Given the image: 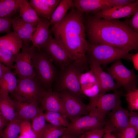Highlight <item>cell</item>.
<instances>
[{
    "mask_svg": "<svg viewBox=\"0 0 138 138\" xmlns=\"http://www.w3.org/2000/svg\"><path fill=\"white\" fill-rule=\"evenodd\" d=\"M122 91L118 89L112 93L100 94L90 99L87 105L88 113L106 118L107 115L121 105Z\"/></svg>",
    "mask_w": 138,
    "mask_h": 138,
    "instance_id": "6",
    "label": "cell"
},
{
    "mask_svg": "<svg viewBox=\"0 0 138 138\" xmlns=\"http://www.w3.org/2000/svg\"><path fill=\"white\" fill-rule=\"evenodd\" d=\"M107 71L116 83L127 92L136 88L137 75L133 70H129L124 66L121 59L114 62L107 68Z\"/></svg>",
    "mask_w": 138,
    "mask_h": 138,
    "instance_id": "9",
    "label": "cell"
},
{
    "mask_svg": "<svg viewBox=\"0 0 138 138\" xmlns=\"http://www.w3.org/2000/svg\"><path fill=\"white\" fill-rule=\"evenodd\" d=\"M40 103L43 111L59 112L66 117L63 102L58 92L53 91L51 89L45 91Z\"/></svg>",
    "mask_w": 138,
    "mask_h": 138,
    "instance_id": "17",
    "label": "cell"
},
{
    "mask_svg": "<svg viewBox=\"0 0 138 138\" xmlns=\"http://www.w3.org/2000/svg\"><path fill=\"white\" fill-rule=\"evenodd\" d=\"M7 67L0 62V81L3 77L5 70Z\"/></svg>",
    "mask_w": 138,
    "mask_h": 138,
    "instance_id": "45",
    "label": "cell"
},
{
    "mask_svg": "<svg viewBox=\"0 0 138 138\" xmlns=\"http://www.w3.org/2000/svg\"><path fill=\"white\" fill-rule=\"evenodd\" d=\"M41 49L53 63L59 66L61 70L73 61L64 48L51 35L47 42Z\"/></svg>",
    "mask_w": 138,
    "mask_h": 138,
    "instance_id": "11",
    "label": "cell"
},
{
    "mask_svg": "<svg viewBox=\"0 0 138 138\" xmlns=\"http://www.w3.org/2000/svg\"><path fill=\"white\" fill-rule=\"evenodd\" d=\"M134 67L136 70H138V53L133 54L131 58Z\"/></svg>",
    "mask_w": 138,
    "mask_h": 138,
    "instance_id": "43",
    "label": "cell"
},
{
    "mask_svg": "<svg viewBox=\"0 0 138 138\" xmlns=\"http://www.w3.org/2000/svg\"><path fill=\"white\" fill-rule=\"evenodd\" d=\"M54 38L83 71L89 70L86 57L88 43L83 13L73 8L59 23L52 25Z\"/></svg>",
    "mask_w": 138,
    "mask_h": 138,
    "instance_id": "2",
    "label": "cell"
},
{
    "mask_svg": "<svg viewBox=\"0 0 138 138\" xmlns=\"http://www.w3.org/2000/svg\"><path fill=\"white\" fill-rule=\"evenodd\" d=\"M138 10V0L123 6H113L109 9L93 13L97 18L109 20L129 17Z\"/></svg>",
    "mask_w": 138,
    "mask_h": 138,
    "instance_id": "14",
    "label": "cell"
},
{
    "mask_svg": "<svg viewBox=\"0 0 138 138\" xmlns=\"http://www.w3.org/2000/svg\"><path fill=\"white\" fill-rule=\"evenodd\" d=\"M125 21L134 31L138 33V10L131 19H127Z\"/></svg>",
    "mask_w": 138,
    "mask_h": 138,
    "instance_id": "39",
    "label": "cell"
},
{
    "mask_svg": "<svg viewBox=\"0 0 138 138\" xmlns=\"http://www.w3.org/2000/svg\"><path fill=\"white\" fill-rule=\"evenodd\" d=\"M1 94V93H0V94Z\"/></svg>",
    "mask_w": 138,
    "mask_h": 138,
    "instance_id": "48",
    "label": "cell"
},
{
    "mask_svg": "<svg viewBox=\"0 0 138 138\" xmlns=\"http://www.w3.org/2000/svg\"><path fill=\"white\" fill-rule=\"evenodd\" d=\"M33 62L36 78L45 90H51L56 76L53 63L42 49H37L33 58Z\"/></svg>",
    "mask_w": 138,
    "mask_h": 138,
    "instance_id": "4",
    "label": "cell"
},
{
    "mask_svg": "<svg viewBox=\"0 0 138 138\" xmlns=\"http://www.w3.org/2000/svg\"><path fill=\"white\" fill-rule=\"evenodd\" d=\"M60 0H31V6L38 16L42 19H50Z\"/></svg>",
    "mask_w": 138,
    "mask_h": 138,
    "instance_id": "22",
    "label": "cell"
},
{
    "mask_svg": "<svg viewBox=\"0 0 138 138\" xmlns=\"http://www.w3.org/2000/svg\"><path fill=\"white\" fill-rule=\"evenodd\" d=\"M106 118L88 113L70 122L67 128V133L79 135L92 130L103 128Z\"/></svg>",
    "mask_w": 138,
    "mask_h": 138,
    "instance_id": "10",
    "label": "cell"
},
{
    "mask_svg": "<svg viewBox=\"0 0 138 138\" xmlns=\"http://www.w3.org/2000/svg\"><path fill=\"white\" fill-rule=\"evenodd\" d=\"M125 97L130 111H138V89L136 88L127 92Z\"/></svg>",
    "mask_w": 138,
    "mask_h": 138,
    "instance_id": "33",
    "label": "cell"
},
{
    "mask_svg": "<svg viewBox=\"0 0 138 138\" xmlns=\"http://www.w3.org/2000/svg\"><path fill=\"white\" fill-rule=\"evenodd\" d=\"M135 0H108L113 6H123L135 2Z\"/></svg>",
    "mask_w": 138,
    "mask_h": 138,
    "instance_id": "41",
    "label": "cell"
},
{
    "mask_svg": "<svg viewBox=\"0 0 138 138\" xmlns=\"http://www.w3.org/2000/svg\"><path fill=\"white\" fill-rule=\"evenodd\" d=\"M132 54L129 51L108 45L88 43L86 57L87 61H93L101 65H105L121 59L131 60Z\"/></svg>",
    "mask_w": 138,
    "mask_h": 138,
    "instance_id": "3",
    "label": "cell"
},
{
    "mask_svg": "<svg viewBox=\"0 0 138 138\" xmlns=\"http://www.w3.org/2000/svg\"><path fill=\"white\" fill-rule=\"evenodd\" d=\"M17 118L22 121L30 122L38 114L41 110L37 102H28L14 100Z\"/></svg>",
    "mask_w": 138,
    "mask_h": 138,
    "instance_id": "19",
    "label": "cell"
},
{
    "mask_svg": "<svg viewBox=\"0 0 138 138\" xmlns=\"http://www.w3.org/2000/svg\"><path fill=\"white\" fill-rule=\"evenodd\" d=\"M20 0H0V18H12L18 9Z\"/></svg>",
    "mask_w": 138,
    "mask_h": 138,
    "instance_id": "28",
    "label": "cell"
},
{
    "mask_svg": "<svg viewBox=\"0 0 138 138\" xmlns=\"http://www.w3.org/2000/svg\"><path fill=\"white\" fill-rule=\"evenodd\" d=\"M16 55L7 50L0 48V62L12 69L14 65Z\"/></svg>",
    "mask_w": 138,
    "mask_h": 138,
    "instance_id": "34",
    "label": "cell"
},
{
    "mask_svg": "<svg viewBox=\"0 0 138 138\" xmlns=\"http://www.w3.org/2000/svg\"><path fill=\"white\" fill-rule=\"evenodd\" d=\"M9 122L0 112V134Z\"/></svg>",
    "mask_w": 138,
    "mask_h": 138,
    "instance_id": "42",
    "label": "cell"
},
{
    "mask_svg": "<svg viewBox=\"0 0 138 138\" xmlns=\"http://www.w3.org/2000/svg\"><path fill=\"white\" fill-rule=\"evenodd\" d=\"M22 121L18 119L9 122L0 134V138H17Z\"/></svg>",
    "mask_w": 138,
    "mask_h": 138,
    "instance_id": "29",
    "label": "cell"
},
{
    "mask_svg": "<svg viewBox=\"0 0 138 138\" xmlns=\"http://www.w3.org/2000/svg\"><path fill=\"white\" fill-rule=\"evenodd\" d=\"M129 125L138 131V113L136 111H130L129 112Z\"/></svg>",
    "mask_w": 138,
    "mask_h": 138,
    "instance_id": "40",
    "label": "cell"
},
{
    "mask_svg": "<svg viewBox=\"0 0 138 138\" xmlns=\"http://www.w3.org/2000/svg\"><path fill=\"white\" fill-rule=\"evenodd\" d=\"M14 18H0V33H8L11 28Z\"/></svg>",
    "mask_w": 138,
    "mask_h": 138,
    "instance_id": "38",
    "label": "cell"
},
{
    "mask_svg": "<svg viewBox=\"0 0 138 138\" xmlns=\"http://www.w3.org/2000/svg\"><path fill=\"white\" fill-rule=\"evenodd\" d=\"M17 138H25L21 135L20 134V135L18 136Z\"/></svg>",
    "mask_w": 138,
    "mask_h": 138,
    "instance_id": "47",
    "label": "cell"
},
{
    "mask_svg": "<svg viewBox=\"0 0 138 138\" xmlns=\"http://www.w3.org/2000/svg\"><path fill=\"white\" fill-rule=\"evenodd\" d=\"M36 49L23 42L21 51L16 55L12 68L18 79L35 77L33 58Z\"/></svg>",
    "mask_w": 138,
    "mask_h": 138,
    "instance_id": "8",
    "label": "cell"
},
{
    "mask_svg": "<svg viewBox=\"0 0 138 138\" xmlns=\"http://www.w3.org/2000/svg\"><path fill=\"white\" fill-rule=\"evenodd\" d=\"M129 112L120 105L109 113L106 119L105 130L117 133L128 126Z\"/></svg>",
    "mask_w": 138,
    "mask_h": 138,
    "instance_id": "13",
    "label": "cell"
},
{
    "mask_svg": "<svg viewBox=\"0 0 138 138\" xmlns=\"http://www.w3.org/2000/svg\"><path fill=\"white\" fill-rule=\"evenodd\" d=\"M32 121L31 124L33 130L37 138H41L47 123L42 109Z\"/></svg>",
    "mask_w": 138,
    "mask_h": 138,
    "instance_id": "31",
    "label": "cell"
},
{
    "mask_svg": "<svg viewBox=\"0 0 138 138\" xmlns=\"http://www.w3.org/2000/svg\"><path fill=\"white\" fill-rule=\"evenodd\" d=\"M37 26L26 22L19 16L14 18L12 27L14 32L19 37L25 44L29 45Z\"/></svg>",
    "mask_w": 138,
    "mask_h": 138,
    "instance_id": "20",
    "label": "cell"
},
{
    "mask_svg": "<svg viewBox=\"0 0 138 138\" xmlns=\"http://www.w3.org/2000/svg\"><path fill=\"white\" fill-rule=\"evenodd\" d=\"M105 132L104 128L92 130L78 135V138H103Z\"/></svg>",
    "mask_w": 138,
    "mask_h": 138,
    "instance_id": "37",
    "label": "cell"
},
{
    "mask_svg": "<svg viewBox=\"0 0 138 138\" xmlns=\"http://www.w3.org/2000/svg\"><path fill=\"white\" fill-rule=\"evenodd\" d=\"M22 44V40L14 31L0 37V48L7 50L16 55L20 52Z\"/></svg>",
    "mask_w": 138,
    "mask_h": 138,
    "instance_id": "23",
    "label": "cell"
},
{
    "mask_svg": "<svg viewBox=\"0 0 138 138\" xmlns=\"http://www.w3.org/2000/svg\"><path fill=\"white\" fill-rule=\"evenodd\" d=\"M117 138H137L138 131L129 125L116 133Z\"/></svg>",
    "mask_w": 138,
    "mask_h": 138,
    "instance_id": "36",
    "label": "cell"
},
{
    "mask_svg": "<svg viewBox=\"0 0 138 138\" xmlns=\"http://www.w3.org/2000/svg\"><path fill=\"white\" fill-rule=\"evenodd\" d=\"M11 69L7 67L0 81V93H13L17 87L18 79Z\"/></svg>",
    "mask_w": 138,
    "mask_h": 138,
    "instance_id": "26",
    "label": "cell"
},
{
    "mask_svg": "<svg viewBox=\"0 0 138 138\" xmlns=\"http://www.w3.org/2000/svg\"><path fill=\"white\" fill-rule=\"evenodd\" d=\"M90 69L94 73L99 83L101 89V94H103L112 91H114L121 87L114 81L112 76L102 69L101 65L93 61L88 60Z\"/></svg>",
    "mask_w": 138,
    "mask_h": 138,
    "instance_id": "15",
    "label": "cell"
},
{
    "mask_svg": "<svg viewBox=\"0 0 138 138\" xmlns=\"http://www.w3.org/2000/svg\"><path fill=\"white\" fill-rule=\"evenodd\" d=\"M83 17L88 42L104 44L129 52L138 49V33L124 21L109 20L86 13Z\"/></svg>",
    "mask_w": 138,
    "mask_h": 138,
    "instance_id": "1",
    "label": "cell"
},
{
    "mask_svg": "<svg viewBox=\"0 0 138 138\" xmlns=\"http://www.w3.org/2000/svg\"><path fill=\"white\" fill-rule=\"evenodd\" d=\"M103 138H117L113 133L105 130V132L103 135Z\"/></svg>",
    "mask_w": 138,
    "mask_h": 138,
    "instance_id": "44",
    "label": "cell"
},
{
    "mask_svg": "<svg viewBox=\"0 0 138 138\" xmlns=\"http://www.w3.org/2000/svg\"><path fill=\"white\" fill-rule=\"evenodd\" d=\"M73 7L83 13H94L113 7L108 0H73Z\"/></svg>",
    "mask_w": 138,
    "mask_h": 138,
    "instance_id": "18",
    "label": "cell"
},
{
    "mask_svg": "<svg viewBox=\"0 0 138 138\" xmlns=\"http://www.w3.org/2000/svg\"><path fill=\"white\" fill-rule=\"evenodd\" d=\"M19 17L25 21L37 26L42 19L38 15L27 0H20L19 8Z\"/></svg>",
    "mask_w": 138,
    "mask_h": 138,
    "instance_id": "24",
    "label": "cell"
},
{
    "mask_svg": "<svg viewBox=\"0 0 138 138\" xmlns=\"http://www.w3.org/2000/svg\"><path fill=\"white\" fill-rule=\"evenodd\" d=\"M78 135L67 133L61 138H78Z\"/></svg>",
    "mask_w": 138,
    "mask_h": 138,
    "instance_id": "46",
    "label": "cell"
},
{
    "mask_svg": "<svg viewBox=\"0 0 138 138\" xmlns=\"http://www.w3.org/2000/svg\"><path fill=\"white\" fill-rule=\"evenodd\" d=\"M0 112L9 122L17 119L14 100L10 98L8 93L0 94Z\"/></svg>",
    "mask_w": 138,
    "mask_h": 138,
    "instance_id": "25",
    "label": "cell"
},
{
    "mask_svg": "<svg viewBox=\"0 0 138 138\" xmlns=\"http://www.w3.org/2000/svg\"><path fill=\"white\" fill-rule=\"evenodd\" d=\"M84 72L74 61L61 70L56 85L58 92H67L81 99L84 95L81 91L80 77Z\"/></svg>",
    "mask_w": 138,
    "mask_h": 138,
    "instance_id": "5",
    "label": "cell"
},
{
    "mask_svg": "<svg viewBox=\"0 0 138 138\" xmlns=\"http://www.w3.org/2000/svg\"><path fill=\"white\" fill-rule=\"evenodd\" d=\"M59 93L63 102L66 117L71 122L88 114L87 105L82 101L81 99L67 92Z\"/></svg>",
    "mask_w": 138,
    "mask_h": 138,
    "instance_id": "12",
    "label": "cell"
},
{
    "mask_svg": "<svg viewBox=\"0 0 138 138\" xmlns=\"http://www.w3.org/2000/svg\"><path fill=\"white\" fill-rule=\"evenodd\" d=\"M67 133L66 127H57L47 123L41 138H61Z\"/></svg>",
    "mask_w": 138,
    "mask_h": 138,
    "instance_id": "32",
    "label": "cell"
},
{
    "mask_svg": "<svg viewBox=\"0 0 138 138\" xmlns=\"http://www.w3.org/2000/svg\"><path fill=\"white\" fill-rule=\"evenodd\" d=\"M20 134L25 138H37L30 122L22 121L20 125Z\"/></svg>",
    "mask_w": 138,
    "mask_h": 138,
    "instance_id": "35",
    "label": "cell"
},
{
    "mask_svg": "<svg viewBox=\"0 0 138 138\" xmlns=\"http://www.w3.org/2000/svg\"><path fill=\"white\" fill-rule=\"evenodd\" d=\"M46 91L35 77L18 79L16 88L13 93L16 100L28 102H40Z\"/></svg>",
    "mask_w": 138,
    "mask_h": 138,
    "instance_id": "7",
    "label": "cell"
},
{
    "mask_svg": "<svg viewBox=\"0 0 138 138\" xmlns=\"http://www.w3.org/2000/svg\"><path fill=\"white\" fill-rule=\"evenodd\" d=\"M80 82L81 91L84 95L90 99L101 94L99 83L91 70L81 74Z\"/></svg>",
    "mask_w": 138,
    "mask_h": 138,
    "instance_id": "16",
    "label": "cell"
},
{
    "mask_svg": "<svg viewBox=\"0 0 138 138\" xmlns=\"http://www.w3.org/2000/svg\"><path fill=\"white\" fill-rule=\"evenodd\" d=\"M50 26L49 21L47 19H42L38 23L32 37L33 47L41 49L45 45L51 35L49 29Z\"/></svg>",
    "mask_w": 138,
    "mask_h": 138,
    "instance_id": "21",
    "label": "cell"
},
{
    "mask_svg": "<svg viewBox=\"0 0 138 138\" xmlns=\"http://www.w3.org/2000/svg\"><path fill=\"white\" fill-rule=\"evenodd\" d=\"M73 0L60 1L49 20L50 26L58 23L64 18L68 11L73 7Z\"/></svg>",
    "mask_w": 138,
    "mask_h": 138,
    "instance_id": "27",
    "label": "cell"
},
{
    "mask_svg": "<svg viewBox=\"0 0 138 138\" xmlns=\"http://www.w3.org/2000/svg\"><path fill=\"white\" fill-rule=\"evenodd\" d=\"M46 121L53 125L60 127H67L69 122L62 114L54 112H45L44 113Z\"/></svg>",
    "mask_w": 138,
    "mask_h": 138,
    "instance_id": "30",
    "label": "cell"
}]
</instances>
